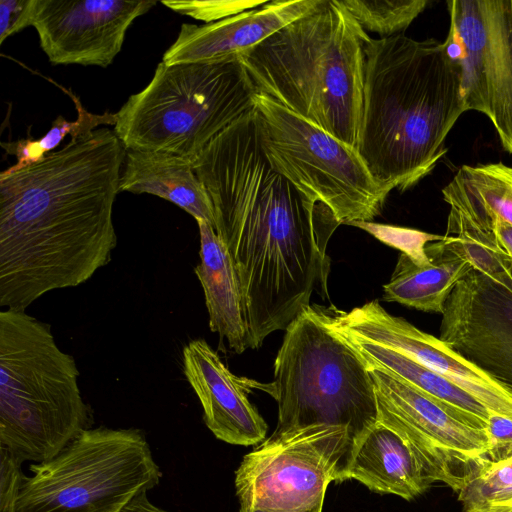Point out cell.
<instances>
[{"mask_svg":"<svg viewBox=\"0 0 512 512\" xmlns=\"http://www.w3.org/2000/svg\"><path fill=\"white\" fill-rule=\"evenodd\" d=\"M192 166L235 266L249 347L259 348L310 306L314 291L327 297L326 248L342 222L272 167L255 108L215 137Z\"/></svg>","mask_w":512,"mask_h":512,"instance_id":"cell-1","label":"cell"},{"mask_svg":"<svg viewBox=\"0 0 512 512\" xmlns=\"http://www.w3.org/2000/svg\"><path fill=\"white\" fill-rule=\"evenodd\" d=\"M126 148L110 128L0 174V306L25 310L111 261Z\"/></svg>","mask_w":512,"mask_h":512,"instance_id":"cell-2","label":"cell"},{"mask_svg":"<svg viewBox=\"0 0 512 512\" xmlns=\"http://www.w3.org/2000/svg\"><path fill=\"white\" fill-rule=\"evenodd\" d=\"M464 112L460 66L443 42L404 34L366 39L356 150L388 193L432 172Z\"/></svg>","mask_w":512,"mask_h":512,"instance_id":"cell-3","label":"cell"},{"mask_svg":"<svg viewBox=\"0 0 512 512\" xmlns=\"http://www.w3.org/2000/svg\"><path fill=\"white\" fill-rule=\"evenodd\" d=\"M368 37L340 0H321L240 59L258 94L356 148Z\"/></svg>","mask_w":512,"mask_h":512,"instance_id":"cell-4","label":"cell"},{"mask_svg":"<svg viewBox=\"0 0 512 512\" xmlns=\"http://www.w3.org/2000/svg\"><path fill=\"white\" fill-rule=\"evenodd\" d=\"M75 359L49 324L25 310L0 312V447L44 462L90 427Z\"/></svg>","mask_w":512,"mask_h":512,"instance_id":"cell-5","label":"cell"},{"mask_svg":"<svg viewBox=\"0 0 512 512\" xmlns=\"http://www.w3.org/2000/svg\"><path fill=\"white\" fill-rule=\"evenodd\" d=\"M257 91L241 61L160 62L149 84L116 113L127 150L179 155L191 163L221 132L255 108Z\"/></svg>","mask_w":512,"mask_h":512,"instance_id":"cell-6","label":"cell"},{"mask_svg":"<svg viewBox=\"0 0 512 512\" xmlns=\"http://www.w3.org/2000/svg\"><path fill=\"white\" fill-rule=\"evenodd\" d=\"M270 394L278 402L275 433L336 426L354 440L378 421L367 363L315 307H306L286 328Z\"/></svg>","mask_w":512,"mask_h":512,"instance_id":"cell-7","label":"cell"},{"mask_svg":"<svg viewBox=\"0 0 512 512\" xmlns=\"http://www.w3.org/2000/svg\"><path fill=\"white\" fill-rule=\"evenodd\" d=\"M30 470L16 512H121L161 478L141 431L105 427L85 430Z\"/></svg>","mask_w":512,"mask_h":512,"instance_id":"cell-8","label":"cell"},{"mask_svg":"<svg viewBox=\"0 0 512 512\" xmlns=\"http://www.w3.org/2000/svg\"><path fill=\"white\" fill-rule=\"evenodd\" d=\"M261 145L272 167L325 203L342 222L372 221L388 196L355 147L270 97H255Z\"/></svg>","mask_w":512,"mask_h":512,"instance_id":"cell-9","label":"cell"},{"mask_svg":"<svg viewBox=\"0 0 512 512\" xmlns=\"http://www.w3.org/2000/svg\"><path fill=\"white\" fill-rule=\"evenodd\" d=\"M352 442L348 429L336 426L273 432L236 471L240 508L287 512L323 506Z\"/></svg>","mask_w":512,"mask_h":512,"instance_id":"cell-10","label":"cell"},{"mask_svg":"<svg viewBox=\"0 0 512 512\" xmlns=\"http://www.w3.org/2000/svg\"><path fill=\"white\" fill-rule=\"evenodd\" d=\"M378 421L410 447L428 478L457 493L488 462L487 430L468 425L435 398L405 380L369 367Z\"/></svg>","mask_w":512,"mask_h":512,"instance_id":"cell-11","label":"cell"},{"mask_svg":"<svg viewBox=\"0 0 512 512\" xmlns=\"http://www.w3.org/2000/svg\"><path fill=\"white\" fill-rule=\"evenodd\" d=\"M451 241L472 268L446 301L440 339L512 390V258Z\"/></svg>","mask_w":512,"mask_h":512,"instance_id":"cell-12","label":"cell"},{"mask_svg":"<svg viewBox=\"0 0 512 512\" xmlns=\"http://www.w3.org/2000/svg\"><path fill=\"white\" fill-rule=\"evenodd\" d=\"M444 46L461 72L466 112L484 114L512 155V0L447 1Z\"/></svg>","mask_w":512,"mask_h":512,"instance_id":"cell-13","label":"cell"},{"mask_svg":"<svg viewBox=\"0 0 512 512\" xmlns=\"http://www.w3.org/2000/svg\"><path fill=\"white\" fill-rule=\"evenodd\" d=\"M334 330L393 349L451 381L489 412L512 418V390L440 338L388 313L377 300L350 311L316 306Z\"/></svg>","mask_w":512,"mask_h":512,"instance_id":"cell-14","label":"cell"},{"mask_svg":"<svg viewBox=\"0 0 512 512\" xmlns=\"http://www.w3.org/2000/svg\"><path fill=\"white\" fill-rule=\"evenodd\" d=\"M155 0H33L32 21L52 64L105 68L121 51L132 22Z\"/></svg>","mask_w":512,"mask_h":512,"instance_id":"cell-15","label":"cell"},{"mask_svg":"<svg viewBox=\"0 0 512 512\" xmlns=\"http://www.w3.org/2000/svg\"><path fill=\"white\" fill-rule=\"evenodd\" d=\"M183 371L218 439L244 446L265 440L267 424L248 400L252 381L233 374L204 339L184 347Z\"/></svg>","mask_w":512,"mask_h":512,"instance_id":"cell-16","label":"cell"},{"mask_svg":"<svg viewBox=\"0 0 512 512\" xmlns=\"http://www.w3.org/2000/svg\"><path fill=\"white\" fill-rule=\"evenodd\" d=\"M321 0H275L238 15L204 25L184 23L162 62L215 63L240 59L247 51L314 10Z\"/></svg>","mask_w":512,"mask_h":512,"instance_id":"cell-17","label":"cell"},{"mask_svg":"<svg viewBox=\"0 0 512 512\" xmlns=\"http://www.w3.org/2000/svg\"><path fill=\"white\" fill-rule=\"evenodd\" d=\"M348 479L405 500L416 498L433 484L407 443L379 421L353 440L337 481Z\"/></svg>","mask_w":512,"mask_h":512,"instance_id":"cell-18","label":"cell"},{"mask_svg":"<svg viewBox=\"0 0 512 512\" xmlns=\"http://www.w3.org/2000/svg\"><path fill=\"white\" fill-rule=\"evenodd\" d=\"M200 236V261L195 274L202 286L209 315V327L225 339L235 353L249 347L244 305L235 266L215 229L197 221Z\"/></svg>","mask_w":512,"mask_h":512,"instance_id":"cell-19","label":"cell"},{"mask_svg":"<svg viewBox=\"0 0 512 512\" xmlns=\"http://www.w3.org/2000/svg\"><path fill=\"white\" fill-rule=\"evenodd\" d=\"M122 168L120 191L156 195L215 229L210 196L186 158L166 152L126 149Z\"/></svg>","mask_w":512,"mask_h":512,"instance_id":"cell-20","label":"cell"},{"mask_svg":"<svg viewBox=\"0 0 512 512\" xmlns=\"http://www.w3.org/2000/svg\"><path fill=\"white\" fill-rule=\"evenodd\" d=\"M444 236V235H443ZM430 262L415 264L400 253L383 298L424 312L442 314L456 284L472 268L469 260L444 236L426 247Z\"/></svg>","mask_w":512,"mask_h":512,"instance_id":"cell-21","label":"cell"},{"mask_svg":"<svg viewBox=\"0 0 512 512\" xmlns=\"http://www.w3.org/2000/svg\"><path fill=\"white\" fill-rule=\"evenodd\" d=\"M338 333L358 351L369 367L385 370L405 380L445 405L463 422L487 430L489 411L451 381L393 349Z\"/></svg>","mask_w":512,"mask_h":512,"instance_id":"cell-22","label":"cell"},{"mask_svg":"<svg viewBox=\"0 0 512 512\" xmlns=\"http://www.w3.org/2000/svg\"><path fill=\"white\" fill-rule=\"evenodd\" d=\"M442 195L451 215L500 218L512 225V167L501 162L461 166Z\"/></svg>","mask_w":512,"mask_h":512,"instance_id":"cell-23","label":"cell"},{"mask_svg":"<svg viewBox=\"0 0 512 512\" xmlns=\"http://www.w3.org/2000/svg\"><path fill=\"white\" fill-rule=\"evenodd\" d=\"M75 103L78 117L75 121L69 122L64 117L58 116L50 130L40 139H21L15 142L1 143L7 153L15 155L18 162L9 170H20L26 166L40 161L46 154L60 144L70 135L71 139L91 132L101 125L115 126L117 115L112 113L93 114L88 112L81 104L80 99L73 93L65 90Z\"/></svg>","mask_w":512,"mask_h":512,"instance_id":"cell-24","label":"cell"},{"mask_svg":"<svg viewBox=\"0 0 512 512\" xmlns=\"http://www.w3.org/2000/svg\"><path fill=\"white\" fill-rule=\"evenodd\" d=\"M355 21L365 31L379 34L381 38L403 32L429 4L427 0H340Z\"/></svg>","mask_w":512,"mask_h":512,"instance_id":"cell-25","label":"cell"},{"mask_svg":"<svg viewBox=\"0 0 512 512\" xmlns=\"http://www.w3.org/2000/svg\"><path fill=\"white\" fill-rule=\"evenodd\" d=\"M463 512H496L512 501V456L486 463L458 492Z\"/></svg>","mask_w":512,"mask_h":512,"instance_id":"cell-26","label":"cell"},{"mask_svg":"<svg viewBox=\"0 0 512 512\" xmlns=\"http://www.w3.org/2000/svg\"><path fill=\"white\" fill-rule=\"evenodd\" d=\"M445 236L512 258V225L500 218L465 219L448 214Z\"/></svg>","mask_w":512,"mask_h":512,"instance_id":"cell-27","label":"cell"},{"mask_svg":"<svg viewBox=\"0 0 512 512\" xmlns=\"http://www.w3.org/2000/svg\"><path fill=\"white\" fill-rule=\"evenodd\" d=\"M360 228L380 242L398 249L409 257L415 264L423 265L430 262L426 247L429 243L440 241L444 236L423 232L416 229L375 223L373 221H352L347 223Z\"/></svg>","mask_w":512,"mask_h":512,"instance_id":"cell-28","label":"cell"},{"mask_svg":"<svg viewBox=\"0 0 512 512\" xmlns=\"http://www.w3.org/2000/svg\"><path fill=\"white\" fill-rule=\"evenodd\" d=\"M161 3L177 13L209 24L256 9L267 2L253 0H166L161 1Z\"/></svg>","mask_w":512,"mask_h":512,"instance_id":"cell-29","label":"cell"},{"mask_svg":"<svg viewBox=\"0 0 512 512\" xmlns=\"http://www.w3.org/2000/svg\"><path fill=\"white\" fill-rule=\"evenodd\" d=\"M21 461L0 447V512H16L23 481Z\"/></svg>","mask_w":512,"mask_h":512,"instance_id":"cell-30","label":"cell"},{"mask_svg":"<svg viewBox=\"0 0 512 512\" xmlns=\"http://www.w3.org/2000/svg\"><path fill=\"white\" fill-rule=\"evenodd\" d=\"M33 0H0V44L31 25Z\"/></svg>","mask_w":512,"mask_h":512,"instance_id":"cell-31","label":"cell"},{"mask_svg":"<svg viewBox=\"0 0 512 512\" xmlns=\"http://www.w3.org/2000/svg\"><path fill=\"white\" fill-rule=\"evenodd\" d=\"M487 433L490 439V462L512 456V418L489 412Z\"/></svg>","mask_w":512,"mask_h":512,"instance_id":"cell-32","label":"cell"},{"mask_svg":"<svg viewBox=\"0 0 512 512\" xmlns=\"http://www.w3.org/2000/svg\"><path fill=\"white\" fill-rule=\"evenodd\" d=\"M147 492L134 497L121 512H167L153 505L147 498Z\"/></svg>","mask_w":512,"mask_h":512,"instance_id":"cell-33","label":"cell"},{"mask_svg":"<svg viewBox=\"0 0 512 512\" xmlns=\"http://www.w3.org/2000/svg\"><path fill=\"white\" fill-rule=\"evenodd\" d=\"M323 506L315 507L313 509L309 510H303V511H287V512H322ZM240 512H277V511H266V510H260V509H253V508H240Z\"/></svg>","mask_w":512,"mask_h":512,"instance_id":"cell-34","label":"cell"},{"mask_svg":"<svg viewBox=\"0 0 512 512\" xmlns=\"http://www.w3.org/2000/svg\"><path fill=\"white\" fill-rule=\"evenodd\" d=\"M501 512H512V503L505 507Z\"/></svg>","mask_w":512,"mask_h":512,"instance_id":"cell-35","label":"cell"}]
</instances>
